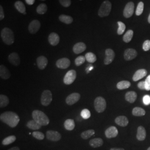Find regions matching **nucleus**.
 I'll list each match as a JSON object with an SVG mask.
<instances>
[{
    "instance_id": "6",
    "label": "nucleus",
    "mask_w": 150,
    "mask_h": 150,
    "mask_svg": "<svg viewBox=\"0 0 150 150\" xmlns=\"http://www.w3.org/2000/svg\"><path fill=\"white\" fill-rule=\"evenodd\" d=\"M52 101V94L51 92L48 90L43 91L41 97V104L45 106H47L51 103Z\"/></svg>"
},
{
    "instance_id": "35",
    "label": "nucleus",
    "mask_w": 150,
    "mask_h": 150,
    "mask_svg": "<svg viewBox=\"0 0 150 150\" xmlns=\"http://www.w3.org/2000/svg\"><path fill=\"white\" fill-rule=\"evenodd\" d=\"M95 134V132L93 129H88L83 132L81 134V137L84 139H87L90 138L91 136H93Z\"/></svg>"
},
{
    "instance_id": "39",
    "label": "nucleus",
    "mask_w": 150,
    "mask_h": 150,
    "mask_svg": "<svg viewBox=\"0 0 150 150\" xmlns=\"http://www.w3.org/2000/svg\"><path fill=\"white\" fill-rule=\"evenodd\" d=\"M144 4L142 2H139L137 7L136 10V15L137 16H140L143 11H144Z\"/></svg>"
},
{
    "instance_id": "36",
    "label": "nucleus",
    "mask_w": 150,
    "mask_h": 150,
    "mask_svg": "<svg viewBox=\"0 0 150 150\" xmlns=\"http://www.w3.org/2000/svg\"><path fill=\"white\" fill-rule=\"evenodd\" d=\"M86 60L89 63L93 64L96 61V56L92 52H87L85 54Z\"/></svg>"
},
{
    "instance_id": "26",
    "label": "nucleus",
    "mask_w": 150,
    "mask_h": 150,
    "mask_svg": "<svg viewBox=\"0 0 150 150\" xmlns=\"http://www.w3.org/2000/svg\"><path fill=\"white\" fill-rule=\"evenodd\" d=\"M89 144L93 148H97L102 146L103 141L101 138H95L90 141Z\"/></svg>"
},
{
    "instance_id": "8",
    "label": "nucleus",
    "mask_w": 150,
    "mask_h": 150,
    "mask_svg": "<svg viewBox=\"0 0 150 150\" xmlns=\"http://www.w3.org/2000/svg\"><path fill=\"white\" fill-rule=\"evenodd\" d=\"M134 5L133 2H129L125 7L123 16L125 18H129L133 15L134 12Z\"/></svg>"
},
{
    "instance_id": "11",
    "label": "nucleus",
    "mask_w": 150,
    "mask_h": 150,
    "mask_svg": "<svg viewBox=\"0 0 150 150\" xmlns=\"http://www.w3.org/2000/svg\"><path fill=\"white\" fill-rule=\"evenodd\" d=\"M81 95L79 93H72L67 97L66 102L68 105H73L80 99Z\"/></svg>"
},
{
    "instance_id": "21",
    "label": "nucleus",
    "mask_w": 150,
    "mask_h": 150,
    "mask_svg": "<svg viewBox=\"0 0 150 150\" xmlns=\"http://www.w3.org/2000/svg\"><path fill=\"white\" fill-rule=\"evenodd\" d=\"M147 71L145 69H139L135 72L134 75L133 76V80L134 81L139 80L141 79L144 78L147 75Z\"/></svg>"
},
{
    "instance_id": "56",
    "label": "nucleus",
    "mask_w": 150,
    "mask_h": 150,
    "mask_svg": "<svg viewBox=\"0 0 150 150\" xmlns=\"http://www.w3.org/2000/svg\"><path fill=\"white\" fill-rule=\"evenodd\" d=\"M80 1H82V0H80Z\"/></svg>"
},
{
    "instance_id": "9",
    "label": "nucleus",
    "mask_w": 150,
    "mask_h": 150,
    "mask_svg": "<svg viewBox=\"0 0 150 150\" xmlns=\"http://www.w3.org/2000/svg\"><path fill=\"white\" fill-rule=\"evenodd\" d=\"M41 27V23L38 20H35L31 22L28 25V31L31 34H35L39 31Z\"/></svg>"
},
{
    "instance_id": "10",
    "label": "nucleus",
    "mask_w": 150,
    "mask_h": 150,
    "mask_svg": "<svg viewBox=\"0 0 150 150\" xmlns=\"http://www.w3.org/2000/svg\"><path fill=\"white\" fill-rule=\"evenodd\" d=\"M47 139L51 141H58L61 139V134L59 132L52 130H48L46 132Z\"/></svg>"
},
{
    "instance_id": "13",
    "label": "nucleus",
    "mask_w": 150,
    "mask_h": 150,
    "mask_svg": "<svg viewBox=\"0 0 150 150\" xmlns=\"http://www.w3.org/2000/svg\"><path fill=\"white\" fill-rule=\"evenodd\" d=\"M106 57L104 59V64L106 65H108L112 62L115 57V54L113 50L111 48H107L105 51Z\"/></svg>"
},
{
    "instance_id": "52",
    "label": "nucleus",
    "mask_w": 150,
    "mask_h": 150,
    "mask_svg": "<svg viewBox=\"0 0 150 150\" xmlns=\"http://www.w3.org/2000/svg\"><path fill=\"white\" fill-rule=\"evenodd\" d=\"M110 150H125L122 148H112Z\"/></svg>"
},
{
    "instance_id": "50",
    "label": "nucleus",
    "mask_w": 150,
    "mask_h": 150,
    "mask_svg": "<svg viewBox=\"0 0 150 150\" xmlns=\"http://www.w3.org/2000/svg\"><path fill=\"white\" fill-rule=\"evenodd\" d=\"M93 67L92 65H91V64H90V65H88V67L87 69H86V71L87 72V73H88L91 70H92V69H93Z\"/></svg>"
},
{
    "instance_id": "42",
    "label": "nucleus",
    "mask_w": 150,
    "mask_h": 150,
    "mask_svg": "<svg viewBox=\"0 0 150 150\" xmlns=\"http://www.w3.org/2000/svg\"><path fill=\"white\" fill-rule=\"evenodd\" d=\"M81 117L84 119H88L90 118L91 116V113L90 111L88 109H83L81 112Z\"/></svg>"
},
{
    "instance_id": "19",
    "label": "nucleus",
    "mask_w": 150,
    "mask_h": 150,
    "mask_svg": "<svg viewBox=\"0 0 150 150\" xmlns=\"http://www.w3.org/2000/svg\"><path fill=\"white\" fill-rule=\"evenodd\" d=\"M86 49V44L83 42L76 43L73 47V51L75 54H80L84 52Z\"/></svg>"
},
{
    "instance_id": "20",
    "label": "nucleus",
    "mask_w": 150,
    "mask_h": 150,
    "mask_svg": "<svg viewBox=\"0 0 150 150\" xmlns=\"http://www.w3.org/2000/svg\"><path fill=\"white\" fill-rule=\"evenodd\" d=\"M0 77L4 80H7L11 77V73L4 65L0 66Z\"/></svg>"
},
{
    "instance_id": "37",
    "label": "nucleus",
    "mask_w": 150,
    "mask_h": 150,
    "mask_svg": "<svg viewBox=\"0 0 150 150\" xmlns=\"http://www.w3.org/2000/svg\"><path fill=\"white\" fill-rule=\"evenodd\" d=\"M16 139V137L14 135H11L10 136H8L7 137H6L5 139L2 140V145H10L12 143L14 142Z\"/></svg>"
},
{
    "instance_id": "18",
    "label": "nucleus",
    "mask_w": 150,
    "mask_h": 150,
    "mask_svg": "<svg viewBox=\"0 0 150 150\" xmlns=\"http://www.w3.org/2000/svg\"><path fill=\"white\" fill-rule=\"evenodd\" d=\"M118 134V129L115 126H111L105 131V136L107 139L116 137Z\"/></svg>"
},
{
    "instance_id": "7",
    "label": "nucleus",
    "mask_w": 150,
    "mask_h": 150,
    "mask_svg": "<svg viewBox=\"0 0 150 150\" xmlns=\"http://www.w3.org/2000/svg\"><path fill=\"white\" fill-rule=\"evenodd\" d=\"M77 76L76 71L74 70H71L69 71L66 75H64V82L66 85H70L75 81Z\"/></svg>"
},
{
    "instance_id": "44",
    "label": "nucleus",
    "mask_w": 150,
    "mask_h": 150,
    "mask_svg": "<svg viewBox=\"0 0 150 150\" xmlns=\"http://www.w3.org/2000/svg\"><path fill=\"white\" fill-rule=\"evenodd\" d=\"M142 48L145 51H148L150 49V40H146L143 43Z\"/></svg>"
},
{
    "instance_id": "41",
    "label": "nucleus",
    "mask_w": 150,
    "mask_h": 150,
    "mask_svg": "<svg viewBox=\"0 0 150 150\" xmlns=\"http://www.w3.org/2000/svg\"><path fill=\"white\" fill-rule=\"evenodd\" d=\"M32 136L33 137L38 140H43L45 138V135L42 132L39 131H35L32 133Z\"/></svg>"
},
{
    "instance_id": "28",
    "label": "nucleus",
    "mask_w": 150,
    "mask_h": 150,
    "mask_svg": "<svg viewBox=\"0 0 150 150\" xmlns=\"http://www.w3.org/2000/svg\"><path fill=\"white\" fill-rule=\"evenodd\" d=\"M59 20L61 22L64 23L65 24L67 25H70L74 21V19L71 16H69V15H61L59 17Z\"/></svg>"
},
{
    "instance_id": "32",
    "label": "nucleus",
    "mask_w": 150,
    "mask_h": 150,
    "mask_svg": "<svg viewBox=\"0 0 150 150\" xmlns=\"http://www.w3.org/2000/svg\"><path fill=\"white\" fill-rule=\"evenodd\" d=\"M145 114L146 111L141 107H134L132 110V115L134 116H143Z\"/></svg>"
},
{
    "instance_id": "3",
    "label": "nucleus",
    "mask_w": 150,
    "mask_h": 150,
    "mask_svg": "<svg viewBox=\"0 0 150 150\" xmlns=\"http://www.w3.org/2000/svg\"><path fill=\"white\" fill-rule=\"evenodd\" d=\"M32 115L33 120L41 126H47L50 123L47 116L41 111L34 110L32 112Z\"/></svg>"
},
{
    "instance_id": "27",
    "label": "nucleus",
    "mask_w": 150,
    "mask_h": 150,
    "mask_svg": "<svg viewBox=\"0 0 150 150\" xmlns=\"http://www.w3.org/2000/svg\"><path fill=\"white\" fill-rule=\"evenodd\" d=\"M28 129H33V130H36V129H41L42 126L40 125L39 123L37 122L36 121L34 120H30L27 123L26 125Z\"/></svg>"
},
{
    "instance_id": "43",
    "label": "nucleus",
    "mask_w": 150,
    "mask_h": 150,
    "mask_svg": "<svg viewBox=\"0 0 150 150\" xmlns=\"http://www.w3.org/2000/svg\"><path fill=\"white\" fill-rule=\"evenodd\" d=\"M59 4L64 7H69L71 4V0H59Z\"/></svg>"
},
{
    "instance_id": "55",
    "label": "nucleus",
    "mask_w": 150,
    "mask_h": 150,
    "mask_svg": "<svg viewBox=\"0 0 150 150\" xmlns=\"http://www.w3.org/2000/svg\"><path fill=\"white\" fill-rule=\"evenodd\" d=\"M40 1H46V0H40Z\"/></svg>"
},
{
    "instance_id": "5",
    "label": "nucleus",
    "mask_w": 150,
    "mask_h": 150,
    "mask_svg": "<svg viewBox=\"0 0 150 150\" xmlns=\"http://www.w3.org/2000/svg\"><path fill=\"white\" fill-rule=\"evenodd\" d=\"M94 107L98 113H102L106 108V102L104 98L97 97L94 101Z\"/></svg>"
},
{
    "instance_id": "12",
    "label": "nucleus",
    "mask_w": 150,
    "mask_h": 150,
    "mask_svg": "<svg viewBox=\"0 0 150 150\" xmlns=\"http://www.w3.org/2000/svg\"><path fill=\"white\" fill-rule=\"evenodd\" d=\"M124 59L126 61H131L137 56V51L134 48H127L124 52Z\"/></svg>"
},
{
    "instance_id": "54",
    "label": "nucleus",
    "mask_w": 150,
    "mask_h": 150,
    "mask_svg": "<svg viewBox=\"0 0 150 150\" xmlns=\"http://www.w3.org/2000/svg\"><path fill=\"white\" fill-rule=\"evenodd\" d=\"M147 150H150V147H149V148H148V149H147Z\"/></svg>"
},
{
    "instance_id": "2",
    "label": "nucleus",
    "mask_w": 150,
    "mask_h": 150,
    "mask_svg": "<svg viewBox=\"0 0 150 150\" xmlns=\"http://www.w3.org/2000/svg\"><path fill=\"white\" fill-rule=\"evenodd\" d=\"M1 38L7 45H11L15 42V35L13 31L8 27L4 28L1 31Z\"/></svg>"
},
{
    "instance_id": "48",
    "label": "nucleus",
    "mask_w": 150,
    "mask_h": 150,
    "mask_svg": "<svg viewBox=\"0 0 150 150\" xmlns=\"http://www.w3.org/2000/svg\"><path fill=\"white\" fill-rule=\"evenodd\" d=\"M5 17V14H4V8L2 6L0 5V20L2 21L4 20Z\"/></svg>"
},
{
    "instance_id": "1",
    "label": "nucleus",
    "mask_w": 150,
    "mask_h": 150,
    "mask_svg": "<svg viewBox=\"0 0 150 150\" xmlns=\"http://www.w3.org/2000/svg\"><path fill=\"white\" fill-rule=\"evenodd\" d=\"M0 120L2 122L7 124L12 128L16 127L20 121L18 115L12 111H6L1 113Z\"/></svg>"
},
{
    "instance_id": "45",
    "label": "nucleus",
    "mask_w": 150,
    "mask_h": 150,
    "mask_svg": "<svg viewBox=\"0 0 150 150\" xmlns=\"http://www.w3.org/2000/svg\"><path fill=\"white\" fill-rule=\"evenodd\" d=\"M143 102L145 105H150V95H145L143 97Z\"/></svg>"
},
{
    "instance_id": "53",
    "label": "nucleus",
    "mask_w": 150,
    "mask_h": 150,
    "mask_svg": "<svg viewBox=\"0 0 150 150\" xmlns=\"http://www.w3.org/2000/svg\"><path fill=\"white\" fill-rule=\"evenodd\" d=\"M148 22H149V23H150V13L149 16V17H148Z\"/></svg>"
},
{
    "instance_id": "15",
    "label": "nucleus",
    "mask_w": 150,
    "mask_h": 150,
    "mask_svg": "<svg viewBox=\"0 0 150 150\" xmlns=\"http://www.w3.org/2000/svg\"><path fill=\"white\" fill-rule=\"evenodd\" d=\"M8 61L15 66H18L20 64L21 60L19 55L16 52H12L8 57Z\"/></svg>"
},
{
    "instance_id": "49",
    "label": "nucleus",
    "mask_w": 150,
    "mask_h": 150,
    "mask_svg": "<svg viewBox=\"0 0 150 150\" xmlns=\"http://www.w3.org/2000/svg\"><path fill=\"white\" fill-rule=\"evenodd\" d=\"M26 4L29 5H32L34 4L35 0H25Z\"/></svg>"
},
{
    "instance_id": "4",
    "label": "nucleus",
    "mask_w": 150,
    "mask_h": 150,
    "mask_svg": "<svg viewBox=\"0 0 150 150\" xmlns=\"http://www.w3.org/2000/svg\"><path fill=\"white\" fill-rule=\"evenodd\" d=\"M112 4L110 1L106 0L102 2L101 5L100 6L98 11V15L100 17H105L108 16L111 11Z\"/></svg>"
},
{
    "instance_id": "22",
    "label": "nucleus",
    "mask_w": 150,
    "mask_h": 150,
    "mask_svg": "<svg viewBox=\"0 0 150 150\" xmlns=\"http://www.w3.org/2000/svg\"><path fill=\"white\" fill-rule=\"evenodd\" d=\"M115 122L119 126L126 127L129 124V120L125 116H120L115 119Z\"/></svg>"
},
{
    "instance_id": "16",
    "label": "nucleus",
    "mask_w": 150,
    "mask_h": 150,
    "mask_svg": "<svg viewBox=\"0 0 150 150\" xmlns=\"http://www.w3.org/2000/svg\"><path fill=\"white\" fill-rule=\"evenodd\" d=\"M36 63L39 69L44 70L48 64V59L44 56H40L37 58Z\"/></svg>"
},
{
    "instance_id": "46",
    "label": "nucleus",
    "mask_w": 150,
    "mask_h": 150,
    "mask_svg": "<svg viewBox=\"0 0 150 150\" xmlns=\"http://www.w3.org/2000/svg\"><path fill=\"white\" fill-rule=\"evenodd\" d=\"M145 85H146V90L150 91V75L147 76L145 80Z\"/></svg>"
},
{
    "instance_id": "31",
    "label": "nucleus",
    "mask_w": 150,
    "mask_h": 150,
    "mask_svg": "<svg viewBox=\"0 0 150 150\" xmlns=\"http://www.w3.org/2000/svg\"><path fill=\"white\" fill-rule=\"evenodd\" d=\"M134 36V31L131 30H129L125 33L123 37V41L126 43L129 42Z\"/></svg>"
},
{
    "instance_id": "23",
    "label": "nucleus",
    "mask_w": 150,
    "mask_h": 150,
    "mask_svg": "<svg viewBox=\"0 0 150 150\" xmlns=\"http://www.w3.org/2000/svg\"><path fill=\"white\" fill-rule=\"evenodd\" d=\"M137 139L139 141H144L146 137V129L143 126H139L137 129Z\"/></svg>"
},
{
    "instance_id": "38",
    "label": "nucleus",
    "mask_w": 150,
    "mask_h": 150,
    "mask_svg": "<svg viewBox=\"0 0 150 150\" xmlns=\"http://www.w3.org/2000/svg\"><path fill=\"white\" fill-rule=\"evenodd\" d=\"M117 24L118 27L117 33L118 35H121L123 34V32H125L126 30V25L124 23L121 21L117 22Z\"/></svg>"
},
{
    "instance_id": "47",
    "label": "nucleus",
    "mask_w": 150,
    "mask_h": 150,
    "mask_svg": "<svg viewBox=\"0 0 150 150\" xmlns=\"http://www.w3.org/2000/svg\"><path fill=\"white\" fill-rule=\"evenodd\" d=\"M138 87L141 90H146V85H145V81H141L137 85Z\"/></svg>"
},
{
    "instance_id": "17",
    "label": "nucleus",
    "mask_w": 150,
    "mask_h": 150,
    "mask_svg": "<svg viewBox=\"0 0 150 150\" xmlns=\"http://www.w3.org/2000/svg\"><path fill=\"white\" fill-rule=\"evenodd\" d=\"M59 35L55 32L51 33L48 36V42L51 45L53 46H57L59 43Z\"/></svg>"
},
{
    "instance_id": "29",
    "label": "nucleus",
    "mask_w": 150,
    "mask_h": 150,
    "mask_svg": "<svg viewBox=\"0 0 150 150\" xmlns=\"http://www.w3.org/2000/svg\"><path fill=\"white\" fill-rule=\"evenodd\" d=\"M64 128L68 131H72L75 129V123L72 119H67L64 121Z\"/></svg>"
},
{
    "instance_id": "51",
    "label": "nucleus",
    "mask_w": 150,
    "mask_h": 150,
    "mask_svg": "<svg viewBox=\"0 0 150 150\" xmlns=\"http://www.w3.org/2000/svg\"><path fill=\"white\" fill-rule=\"evenodd\" d=\"M8 150H20V149L18 147H12V148Z\"/></svg>"
},
{
    "instance_id": "30",
    "label": "nucleus",
    "mask_w": 150,
    "mask_h": 150,
    "mask_svg": "<svg viewBox=\"0 0 150 150\" xmlns=\"http://www.w3.org/2000/svg\"><path fill=\"white\" fill-rule=\"evenodd\" d=\"M131 86V83L128 81H121L117 84V88L118 90H122L128 88Z\"/></svg>"
},
{
    "instance_id": "34",
    "label": "nucleus",
    "mask_w": 150,
    "mask_h": 150,
    "mask_svg": "<svg viewBox=\"0 0 150 150\" xmlns=\"http://www.w3.org/2000/svg\"><path fill=\"white\" fill-rule=\"evenodd\" d=\"M9 103V99L8 97L4 95H0V107L4 108L6 107Z\"/></svg>"
},
{
    "instance_id": "40",
    "label": "nucleus",
    "mask_w": 150,
    "mask_h": 150,
    "mask_svg": "<svg viewBox=\"0 0 150 150\" xmlns=\"http://www.w3.org/2000/svg\"><path fill=\"white\" fill-rule=\"evenodd\" d=\"M86 61V58L85 56H78L75 60V64L76 66H80L81 65L83 64Z\"/></svg>"
},
{
    "instance_id": "24",
    "label": "nucleus",
    "mask_w": 150,
    "mask_h": 150,
    "mask_svg": "<svg viewBox=\"0 0 150 150\" xmlns=\"http://www.w3.org/2000/svg\"><path fill=\"white\" fill-rule=\"evenodd\" d=\"M137 98V93L134 91H129L125 95V100L129 102L134 103Z\"/></svg>"
},
{
    "instance_id": "14",
    "label": "nucleus",
    "mask_w": 150,
    "mask_h": 150,
    "mask_svg": "<svg viewBox=\"0 0 150 150\" xmlns=\"http://www.w3.org/2000/svg\"><path fill=\"white\" fill-rule=\"evenodd\" d=\"M70 64L71 62L70 59L66 57L58 59L56 63V66L60 69H66L69 67Z\"/></svg>"
},
{
    "instance_id": "33",
    "label": "nucleus",
    "mask_w": 150,
    "mask_h": 150,
    "mask_svg": "<svg viewBox=\"0 0 150 150\" xmlns=\"http://www.w3.org/2000/svg\"><path fill=\"white\" fill-rule=\"evenodd\" d=\"M47 11V6L46 4H41L38 6L36 12L39 15H44Z\"/></svg>"
},
{
    "instance_id": "25",
    "label": "nucleus",
    "mask_w": 150,
    "mask_h": 150,
    "mask_svg": "<svg viewBox=\"0 0 150 150\" xmlns=\"http://www.w3.org/2000/svg\"><path fill=\"white\" fill-rule=\"evenodd\" d=\"M15 7L17 9V10L20 13H22L23 15H26V7L25 4L21 1H17L15 3Z\"/></svg>"
}]
</instances>
